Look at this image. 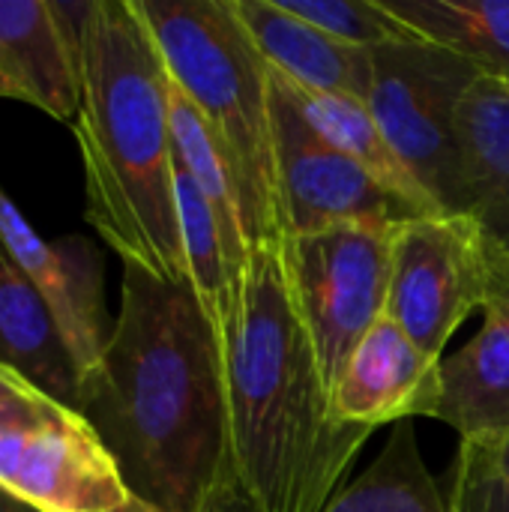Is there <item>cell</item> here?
I'll return each instance as SVG.
<instances>
[{"label":"cell","mask_w":509,"mask_h":512,"mask_svg":"<svg viewBox=\"0 0 509 512\" xmlns=\"http://www.w3.org/2000/svg\"><path fill=\"white\" fill-rule=\"evenodd\" d=\"M78 414L129 495L156 512H204L237 483L225 342L189 279L165 282L123 264L111 342L81 378Z\"/></svg>","instance_id":"1"},{"label":"cell","mask_w":509,"mask_h":512,"mask_svg":"<svg viewBox=\"0 0 509 512\" xmlns=\"http://www.w3.org/2000/svg\"><path fill=\"white\" fill-rule=\"evenodd\" d=\"M225 369L234 474L255 510H327L372 429L333 417V396L294 300L282 243L252 249Z\"/></svg>","instance_id":"2"},{"label":"cell","mask_w":509,"mask_h":512,"mask_svg":"<svg viewBox=\"0 0 509 512\" xmlns=\"http://www.w3.org/2000/svg\"><path fill=\"white\" fill-rule=\"evenodd\" d=\"M72 129L84 168V216L93 231L123 264L165 282H186L171 78L135 0L93 3Z\"/></svg>","instance_id":"3"},{"label":"cell","mask_w":509,"mask_h":512,"mask_svg":"<svg viewBox=\"0 0 509 512\" xmlns=\"http://www.w3.org/2000/svg\"><path fill=\"white\" fill-rule=\"evenodd\" d=\"M168 78L210 126L240 204L249 249L285 240L276 183L270 66L234 0H135Z\"/></svg>","instance_id":"4"},{"label":"cell","mask_w":509,"mask_h":512,"mask_svg":"<svg viewBox=\"0 0 509 512\" xmlns=\"http://www.w3.org/2000/svg\"><path fill=\"white\" fill-rule=\"evenodd\" d=\"M483 78L459 54L408 39L372 51L369 111L441 213L465 216L459 105Z\"/></svg>","instance_id":"5"},{"label":"cell","mask_w":509,"mask_h":512,"mask_svg":"<svg viewBox=\"0 0 509 512\" xmlns=\"http://www.w3.org/2000/svg\"><path fill=\"white\" fill-rule=\"evenodd\" d=\"M501 255L471 216H417L393 228L387 318L429 357L477 309H486L501 279Z\"/></svg>","instance_id":"6"},{"label":"cell","mask_w":509,"mask_h":512,"mask_svg":"<svg viewBox=\"0 0 509 512\" xmlns=\"http://www.w3.org/2000/svg\"><path fill=\"white\" fill-rule=\"evenodd\" d=\"M396 225H336L288 234L282 258L333 396L354 348L387 315Z\"/></svg>","instance_id":"7"},{"label":"cell","mask_w":509,"mask_h":512,"mask_svg":"<svg viewBox=\"0 0 509 512\" xmlns=\"http://www.w3.org/2000/svg\"><path fill=\"white\" fill-rule=\"evenodd\" d=\"M270 114L276 183L288 234L336 225H402L429 216L384 189L357 162L327 144L300 111L288 81L270 69Z\"/></svg>","instance_id":"8"},{"label":"cell","mask_w":509,"mask_h":512,"mask_svg":"<svg viewBox=\"0 0 509 512\" xmlns=\"http://www.w3.org/2000/svg\"><path fill=\"white\" fill-rule=\"evenodd\" d=\"M0 486L36 512H111L132 498L93 426L60 402L0 426Z\"/></svg>","instance_id":"9"},{"label":"cell","mask_w":509,"mask_h":512,"mask_svg":"<svg viewBox=\"0 0 509 512\" xmlns=\"http://www.w3.org/2000/svg\"><path fill=\"white\" fill-rule=\"evenodd\" d=\"M0 243L45 303L84 378L105 354L114 318L105 309L102 255L84 237L45 240L0 186Z\"/></svg>","instance_id":"10"},{"label":"cell","mask_w":509,"mask_h":512,"mask_svg":"<svg viewBox=\"0 0 509 512\" xmlns=\"http://www.w3.org/2000/svg\"><path fill=\"white\" fill-rule=\"evenodd\" d=\"M96 0H0V78L18 102L75 123L81 48Z\"/></svg>","instance_id":"11"},{"label":"cell","mask_w":509,"mask_h":512,"mask_svg":"<svg viewBox=\"0 0 509 512\" xmlns=\"http://www.w3.org/2000/svg\"><path fill=\"white\" fill-rule=\"evenodd\" d=\"M441 402V360L420 351L387 315L354 348L336 390L333 417L345 426L381 429L414 417H435Z\"/></svg>","instance_id":"12"},{"label":"cell","mask_w":509,"mask_h":512,"mask_svg":"<svg viewBox=\"0 0 509 512\" xmlns=\"http://www.w3.org/2000/svg\"><path fill=\"white\" fill-rule=\"evenodd\" d=\"M483 312V330L441 360V402L432 420L456 429L459 441L495 444L509 432V258Z\"/></svg>","instance_id":"13"},{"label":"cell","mask_w":509,"mask_h":512,"mask_svg":"<svg viewBox=\"0 0 509 512\" xmlns=\"http://www.w3.org/2000/svg\"><path fill=\"white\" fill-rule=\"evenodd\" d=\"M234 12L270 69L309 90L369 99L372 51L327 36L279 0H234Z\"/></svg>","instance_id":"14"},{"label":"cell","mask_w":509,"mask_h":512,"mask_svg":"<svg viewBox=\"0 0 509 512\" xmlns=\"http://www.w3.org/2000/svg\"><path fill=\"white\" fill-rule=\"evenodd\" d=\"M465 216L509 258V87L477 78L459 105Z\"/></svg>","instance_id":"15"},{"label":"cell","mask_w":509,"mask_h":512,"mask_svg":"<svg viewBox=\"0 0 509 512\" xmlns=\"http://www.w3.org/2000/svg\"><path fill=\"white\" fill-rule=\"evenodd\" d=\"M0 363L78 411L81 375L45 303L0 243Z\"/></svg>","instance_id":"16"},{"label":"cell","mask_w":509,"mask_h":512,"mask_svg":"<svg viewBox=\"0 0 509 512\" xmlns=\"http://www.w3.org/2000/svg\"><path fill=\"white\" fill-rule=\"evenodd\" d=\"M285 81H288L300 111L306 114L312 129L327 144H333L339 153H345L351 162H357L366 174H372L384 189H390L393 195H399L411 207H417V210H423L429 216L441 213L432 204V198L423 192V186L411 177V171L402 165V159L390 147L387 135L381 132V126L372 117L366 102H360L354 96H345V93L309 90V87L294 84L291 78H285Z\"/></svg>","instance_id":"17"},{"label":"cell","mask_w":509,"mask_h":512,"mask_svg":"<svg viewBox=\"0 0 509 512\" xmlns=\"http://www.w3.org/2000/svg\"><path fill=\"white\" fill-rule=\"evenodd\" d=\"M420 39L509 84V0H381Z\"/></svg>","instance_id":"18"},{"label":"cell","mask_w":509,"mask_h":512,"mask_svg":"<svg viewBox=\"0 0 509 512\" xmlns=\"http://www.w3.org/2000/svg\"><path fill=\"white\" fill-rule=\"evenodd\" d=\"M324 512H450L444 483L429 471L414 423H396L375 462Z\"/></svg>","instance_id":"19"},{"label":"cell","mask_w":509,"mask_h":512,"mask_svg":"<svg viewBox=\"0 0 509 512\" xmlns=\"http://www.w3.org/2000/svg\"><path fill=\"white\" fill-rule=\"evenodd\" d=\"M177 162V159H174ZM174 192H177V216H180V240L186 258V279L201 300L210 324L216 327L219 339L228 345V336L237 324L243 291L234 285L222 231L213 216V207L195 186V180L177 165L174 171Z\"/></svg>","instance_id":"20"},{"label":"cell","mask_w":509,"mask_h":512,"mask_svg":"<svg viewBox=\"0 0 509 512\" xmlns=\"http://www.w3.org/2000/svg\"><path fill=\"white\" fill-rule=\"evenodd\" d=\"M291 15L324 30L327 36L375 51L381 45L420 39L381 0H279Z\"/></svg>","instance_id":"21"},{"label":"cell","mask_w":509,"mask_h":512,"mask_svg":"<svg viewBox=\"0 0 509 512\" xmlns=\"http://www.w3.org/2000/svg\"><path fill=\"white\" fill-rule=\"evenodd\" d=\"M444 489L450 512H509L507 486L486 444L459 441Z\"/></svg>","instance_id":"22"},{"label":"cell","mask_w":509,"mask_h":512,"mask_svg":"<svg viewBox=\"0 0 509 512\" xmlns=\"http://www.w3.org/2000/svg\"><path fill=\"white\" fill-rule=\"evenodd\" d=\"M54 402L57 399H51L45 390H39L30 378H24L21 372L0 363V426L36 417V414L48 411Z\"/></svg>","instance_id":"23"},{"label":"cell","mask_w":509,"mask_h":512,"mask_svg":"<svg viewBox=\"0 0 509 512\" xmlns=\"http://www.w3.org/2000/svg\"><path fill=\"white\" fill-rule=\"evenodd\" d=\"M204 512H258V510H255V504L249 501V495L240 489V483H231V486L219 489V492L207 501Z\"/></svg>","instance_id":"24"},{"label":"cell","mask_w":509,"mask_h":512,"mask_svg":"<svg viewBox=\"0 0 509 512\" xmlns=\"http://www.w3.org/2000/svg\"><path fill=\"white\" fill-rule=\"evenodd\" d=\"M486 447L492 450V459H495V465H498V474H501V480H504V486H507V495H509V432L501 438V441L486 444Z\"/></svg>","instance_id":"25"},{"label":"cell","mask_w":509,"mask_h":512,"mask_svg":"<svg viewBox=\"0 0 509 512\" xmlns=\"http://www.w3.org/2000/svg\"><path fill=\"white\" fill-rule=\"evenodd\" d=\"M0 512H36L33 507H27L24 501H18L12 492H6L3 486H0Z\"/></svg>","instance_id":"26"},{"label":"cell","mask_w":509,"mask_h":512,"mask_svg":"<svg viewBox=\"0 0 509 512\" xmlns=\"http://www.w3.org/2000/svg\"><path fill=\"white\" fill-rule=\"evenodd\" d=\"M111 512H156L153 507H147V504H141V501H135V498H129L123 507H117V510Z\"/></svg>","instance_id":"27"},{"label":"cell","mask_w":509,"mask_h":512,"mask_svg":"<svg viewBox=\"0 0 509 512\" xmlns=\"http://www.w3.org/2000/svg\"><path fill=\"white\" fill-rule=\"evenodd\" d=\"M0 99H15V93L6 87V81H3V78H0Z\"/></svg>","instance_id":"28"},{"label":"cell","mask_w":509,"mask_h":512,"mask_svg":"<svg viewBox=\"0 0 509 512\" xmlns=\"http://www.w3.org/2000/svg\"><path fill=\"white\" fill-rule=\"evenodd\" d=\"M507 87H509V84H507Z\"/></svg>","instance_id":"29"}]
</instances>
